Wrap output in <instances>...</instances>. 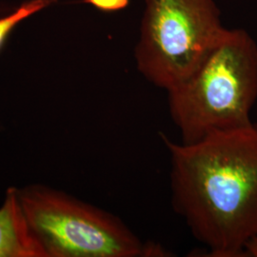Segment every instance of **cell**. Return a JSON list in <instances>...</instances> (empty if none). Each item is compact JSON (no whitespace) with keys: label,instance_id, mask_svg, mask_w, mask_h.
I'll list each match as a JSON object with an SVG mask.
<instances>
[{"label":"cell","instance_id":"obj_3","mask_svg":"<svg viewBox=\"0 0 257 257\" xmlns=\"http://www.w3.org/2000/svg\"><path fill=\"white\" fill-rule=\"evenodd\" d=\"M30 228L49 257H160V245L143 242L117 216L42 186L19 191Z\"/></svg>","mask_w":257,"mask_h":257},{"label":"cell","instance_id":"obj_5","mask_svg":"<svg viewBox=\"0 0 257 257\" xmlns=\"http://www.w3.org/2000/svg\"><path fill=\"white\" fill-rule=\"evenodd\" d=\"M0 257H49L28 224L16 188L7 191L0 208Z\"/></svg>","mask_w":257,"mask_h":257},{"label":"cell","instance_id":"obj_6","mask_svg":"<svg viewBox=\"0 0 257 257\" xmlns=\"http://www.w3.org/2000/svg\"><path fill=\"white\" fill-rule=\"evenodd\" d=\"M56 0H32L20 5L13 14L0 19V50L8 40L11 34L21 21L32 15L49 7Z\"/></svg>","mask_w":257,"mask_h":257},{"label":"cell","instance_id":"obj_2","mask_svg":"<svg viewBox=\"0 0 257 257\" xmlns=\"http://www.w3.org/2000/svg\"><path fill=\"white\" fill-rule=\"evenodd\" d=\"M181 142L248 126L257 99V44L247 31L226 29L199 66L168 91Z\"/></svg>","mask_w":257,"mask_h":257},{"label":"cell","instance_id":"obj_4","mask_svg":"<svg viewBox=\"0 0 257 257\" xmlns=\"http://www.w3.org/2000/svg\"><path fill=\"white\" fill-rule=\"evenodd\" d=\"M225 30L213 0H145L137 69L168 91L193 73Z\"/></svg>","mask_w":257,"mask_h":257},{"label":"cell","instance_id":"obj_7","mask_svg":"<svg viewBox=\"0 0 257 257\" xmlns=\"http://www.w3.org/2000/svg\"><path fill=\"white\" fill-rule=\"evenodd\" d=\"M78 2L90 4L102 13L111 14L127 9L130 6L131 0H81Z\"/></svg>","mask_w":257,"mask_h":257},{"label":"cell","instance_id":"obj_1","mask_svg":"<svg viewBox=\"0 0 257 257\" xmlns=\"http://www.w3.org/2000/svg\"><path fill=\"white\" fill-rule=\"evenodd\" d=\"M160 138L170 154L174 211L208 256L246 257L257 235V123L189 144Z\"/></svg>","mask_w":257,"mask_h":257},{"label":"cell","instance_id":"obj_8","mask_svg":"<svg viewBox=\"0 0 257 257\" xmlns=\"http://www.w3.org/2000/svg\"><path fill=\"white\" fill-rule=\"evenodd\" d=\"M245 256L257 257V235L246 245Z\"/></svg>","mask_w":257,"mask_h":257}]
</instances>
